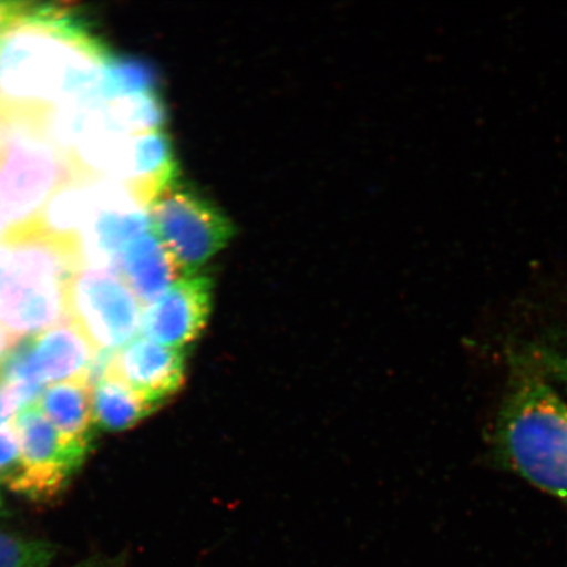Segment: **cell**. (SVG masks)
<instances>
[{
    "label": "cell",
    "instance_id": "6da1fadb",
    "mask_svg": "<svg viewBox=\"0 0 567 567\" xmlns=\"http://www.w3.org/2000/svg\"><path fill=\"white\" fill-rule=\"evenodd\" d=\"M110 53L66 4L23 2L0 34V111L38 124L59 106L103 102V63Z\"/></svg>",
    "mask_w": 567,
    "mask_h": 567
},
{
    "label": "cell",
    "instance_id": "7a4b0ae2",
    "mask_svg": "<svg viewBox=\"0 0 567 567\" xmlns=\"http://www.w3.org/2000/svg\"><path fill=\"white\" fill-rule=\"evenodd\" d=\"M494 449L508 470L567 505V400L520 354L496 414Z\"/></svg>",
    "mask_w": 567,
    "mask_h": 567
},
{
    "label": "cell",
    "instance_id": "3957f363",
    "mask_svg": "<svg viewBox=\"0 0 567 567\" xmlns=\"http://www.w3.org/2000/svg\"><path fill=\"white\" fill-rule=\"evenodd\" d=\"M151 218L154 233L183 276L200 274L236 231L215 204L177 181L152 204Z\"/></svg>",
    "mask_w": 567,
    "mask_h": 567
},
{
    "label": "cell",
    "instance_id": "277c9868",
    "mask_svg": "<svg viewBox=\"0 0 567 567\" xmlns=\"http://www.w3.org/2000/svg\"><path fill=\"white\" fill-rule=\"evenodd\" d=\"M144 305L111 269L81 268L68 286L69 321L96 351H117L137 338Z\"/></svg>",
    "mask_w": 567,
    "mask_h": 567
},
{
    "label": "cell",
    "instance_id": "5b68a950",
    "mask_svg": "<svg viewBox=\"0 0 567 567\" xmlns=\"http://www.w3.org/2000/svg\"><path fill=\"white\" fill-rule=\"evenodd\" d=\"M11 138L0 169V213L10 228L32 221L68 167L34 126L10 122Z\"/></svg>",
    "mask_w": 567,
    "mask_h": 567
},
{
    "label": "cell",
    "instance_id": "8992f818",
    "mask_svg": "<svg viewBox=\"0 0 567 567\" xmlns=\"http://www.w3.org/2000/svg\"><path fill=\"white\" fill-rule=\"evenodd\" d=\"M21 464L7 484L35 502H51L86 457L84 446L63 442L38 401L19 411L13 421Z\"/></svg>",
    "mask_w": 567,
    "mask_h": 567
},
{
    "label": "cell",
    "instance_id": "52a82bcc",
    "mask_svg": "<svg viewBox=\"0 0 567 567\" xmlns=\"http://www.w3.org/2000/svg\"><path fill=\"white\" fill-rule=\"evenodd\" d=\"M212 280L207 275L183 276L148 303L142 313V337L184 350L202 334L212 307Z\"/></svg>",
    "mask_w": 567,
    "mask_h": 567
},
{
    "label": "cell",
    "instance_id": "ba28073f",
    "mask_svg": "<svg viewBox=\"0 0 567 567\" xmlns=\"http://www.w3.org/2000/svg\"><path fill=\"white\" fill-rule=\"evenodd\" d=\"M184 350L172 349L137 337L113 354L109 371L159 408L183 385L186 378Z\"/></svg>",
    "mask_w": 567,
    "mask_h": 567
},
{
    "label": "cell",
    "instance_id": "9c48e42d",
    "mask_svg": "<svg viewBox=\"0 0 567 567\" xmlns=\"http://www.w3.org/2000/svg\"><path fill=\"white\" fill-rule=\"evenodd\" d=\"M176 181L177 163L167 134L162 131L133 134L122 183L151 208L163 190Z\"/></svg>",
    "mask_w": 567,
    "mask_h": 567
},
{
    "label": "cell",
    "instance_id": "30bf717a",
    "mask_svg": "<svg viewBox=\"0 0 567 567\" xmlns=\"http://www.w3.org/2000/svg\"><path fill=\"white\" fill-rule=\"evenodd\" d=\"M118 275L140 302L147 307L179 280L181 269L154 230L123 247L117 260Z\"/></svg>",
    "mask_w": 567,
    "mask_h": 567
},
{
    "label": "cell",
    "instance_id": "8fae6325",
    "mask_svg": "<svg viewBox=\"0 0 567 567\" xmlns=\"http://www.w3.org/2000/svg\"><path fill=\"white\" fill-rule=\"evenodd\" d=\"M38 403L63 442L90 450L95 422L92 384L87 375L55 382L44 389Z\"/></svg>",
    "mask_w": 567,
    "mask_h": 567
},
{
    "label": "cell",
    "instance_id": "7c38bea8",
    "mask_svg": "<svg viewBox=\"0 0 567 567\" xmlns=\"http://www.w3.org/2000/svg\"><path fill=\"white\" fill-rule=\"evenodd\" d=\"M157 409L110 372L92 382L94 422L105 431L131 429Z\"/></svg>",
    "mask_w": 567,
    "mask_h": 567
},
{
    "label": "cell",
    "instance_id": "4fadbf2b",
    "mask_svg": "<svg viewBox=\"0 0 567 567\" xmlns=\"http://www.w3.org/2000/svg\"><path fill=\"white\" fill-rule=\"evenodd\" d=\"M106 130L133 136L159 131L166 123L167 111L157 92L115 99L103 103Z\"/></svg>",
    "mask_w": 567,
    "mask_h": 567
},
{
    "label": "cell",
    "instance_id": "5bb4252c",
    "mask_svg": "<svg viewBox=\"0 0 567 567\" xmlns=\"http://www.w3.org/2000/svg\"><path fill=\"white\" fill-rule=\"evenodd\" d=\"M157 89L158 73L151 63L127 55L106 56L97 90L103 102L152 94Z\"/></svg>",
    "mask_w": 567,
    "mask_h": 567
},
{
    "label": "cell",
    "instance_id": "9a60e30c",
    "mask_svg": "<svg viewBox=\"0 0 567 567\" xmlns=\"http://www.w3.org/2000/svg\"><path fill=\"white\" fill-rule=\"evenodd\" d=\"M519 354L567 400V338L542 340Z\"/></svg>",
    "mask_w": 567,
    "mask_h": 567
},
{
    "label": "cell",
    "instance_id": "2e32d148",
    "mask_svg": "<svg viewBox=\"0 0 567 567\" xmlns=\"http://www.w3.org/2000/svg\"><path fill=\"white\" fill-rule=\"evenodd\" d=\"M55 555L52 543L0 530V567H49Z\"/></svg>",
    "mask_w": 567,
    "mask_h": 567
},
{
    "label": "cell",
    "instance_id": "e0dca14e",
    "mask_svg": "<svg viewBox=\"0 0 567 567\" xmlns=\"http://www.w3.org/2000/svg\"><path fill=\"white\" fill-rule=\"evenodd\" d=\"M21 464L20 446L13 425L0 422V478L9 482Z\"/></svg>",
    "mask_w": 567,
    "mask_h": 567
},
{
    "label": "cell",
    "instance_id": "ac0fdd59",
    "mask_svg": "<svg viewBox=\"0 0 567 567\" xmlns=\"http://www.w3.org/2000/svg\"><path fill=\"white\" fill-rule=\"evenodd\" d=\"M24 406L27 403L23 395L0 372V422H7L12 416H17Z\"/></svg>",
    "mask_w": 567,
    "mask_h": 567
},
{
    "label": "cell",
    "instance_id": "d6986e66",
    "mask_svg": "<svg viewBox=\"0 0 567 567\" xmlns=\"http://www.w3.org/2000/svg\"><path fill=\"white\" fill-rule=\"evenodd\" d=\"M11 138V127L9 120L3 115V112L0 111V165L4 163L7 153H9Z\"/></svg>",
    "mask_w": 567,
    "mask_h": 567
},
{
    "label": "cell",
    "instance_id": "ffe728a7",
    "mask_svg": "<svg viewBox=\"0 0 567 567\" xmlns=\"http://www.w3.org/2000/svg\"><path fill=\"white\" fill-rule=\"evenodd\" d=\"M23 2H0V34L6 30L13 18L18 16Z\"/></svg>",
    "mask_w": 567,
    "mask_h": 567
},
{
    "label": "cell",
    "instance_id": "44dd1931",
    "mask_svg": "<svg viewBox=\"0 0 567 567\" xmlns=\"http://www.w3.org/2000/svg\"><path fill=\"white\" fill-rule=\"evenodd\" d=\"M19 342V339L12 337L2 324H0V361L3 360L7 353Z\"/></svg>",
    "mask_w": 567,
    "mask_h": 567
},
{
    "label": "cell",
    "instance_id": "7402d4cb",
    "mask_svg": "<svg viewBox=\"0 0 567 567\" xmlns=\"http://www.w3.org/2000/svg\"><path fill=\"white\" fill-rule=\"evenodd\" d=\"M71 567H112L109 561H105L104 558H95L92 557L86 559V561H82Z\"/></svg>",
    "mask_w": 567,
    "mask_h": 567
}]
</instances>
